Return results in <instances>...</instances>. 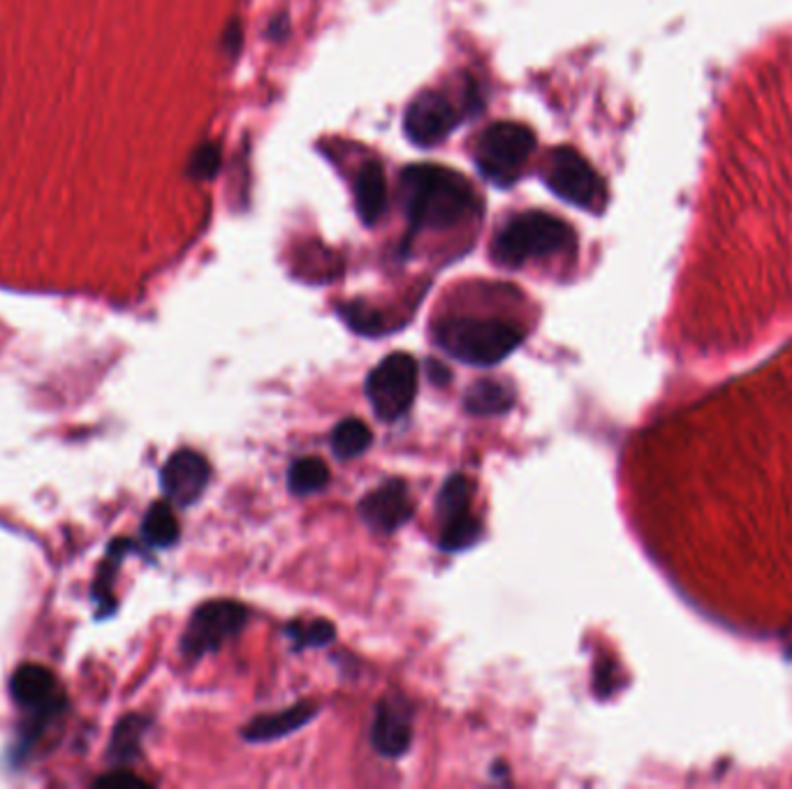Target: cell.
Here are the masks:
<instances>
[{
    "mask_svg": "<svg viewBox=\"0 0 792 789\" xmlns=\"http://www.w3.org/2000/svg\"><path fill=\"white\" fill-rule=\"evenodd\" d=\"M410 232L450 230L480 211V200L459 171L442 165H410L399 179Z\"/></svg>",
    "mask_w": 792,
    "mask_h": 789,
    "instance_id": "cell-1",
    "label": "cell"
},
{
    "mask_svg": "<svg viewBox=\"0 0 792 789\" xmlns=\"http://www.w3.org/2000/svg\"><path fill=\"white\" fill-rule=\"evenodd\" d=\"M431 334L445 355L480 368L501 364L524 340L514 325L491 317H442Z\"/></svg>",
    "mask_w": 792,
    "mask_h": 789,
    "instance_id": "cell-2",
    "label": "cell"
},
{
    "mask_svg": "<svg viewBox=\"0 0 792 789\" xmlns=\"http://www.w3.org/2000/svg\"><path fill=\"white\" fill-rule=\"evenodd\" d=\"M575 245V232L565 220L544 211H522L508 218L491 241V260L519 269L531 260L552 257Z\"/></svg>",
    "mask_w": 792,
    "mask_h": 789,
    "instance_id": "cell-3",
    "label": "cell"
},
{
    "mask_svg": "<svg viewBox=\"0 0 792 789\" xmlns=\"http://www.w3.org/2000/svg\"><path fill=\"white\" fill-rule=\"evenodd\" d=\"M480 107V93L468 82L457 95L445 91H425L408 105L404 130L408 139L423 149L440 144L457 126Z\"/></svg>",
    "mask_w": 792,
    "mask_h": 789,
    "instance_id": "cell-4",
    "label": "cell"
},
{
    "mask_svg": "<svg viewBox=\"0 0 792 789\" xmlns=\"http://www.w3.org/2000/svg\"><path fill=\"white\" fill-rule=\"evenodd\" d=\"M533 151L535 135L531 128L514 120H499L476 139L473 160L489 183L510 188L524 177Z\"/></svg>",
    "mask_w": 792,
    "mask_h": 789,
    "instance_id": "cell-5",
    "label": "cell"
},
{
    "mask_svg": "<svg viewBox=\"0 0 792 789\" xmlns=\"http://www.w3.org/2000/svg\"><path fill=\"white\" fill-rule=\"evenodd\" d=\"M540 177L556 197L586 211H603L607 202V190L603 179L596 175L586 158L575 149L559 146L542 162Z\"/></svg>",
    "mask_w": 792,
    "mask_h": 789,
    "instance_id": "cell-6",
    "label": "cell"
},
{
    "mask_svg": "<svg viewBox=\"0 0 792 789\" xmlns=\"http://www.w3.org/2000/svg\"><path fill=\"white\" fill-rule=\"evenodd\" d=\"M364 391L378 419L396 422L410 410L417 397V361L406 353L385 357L368 374Z\"/></svg>",
    "mask_w": 792,
    "mask_h": 789,
    "instance_id": "cell-7",
    "label": "cell"
},
{
    "mask_svg": "<svg viewBox=\"0 0 792 789\" xmlns=\"http://www.w3.org/2000/svg\"><path fill=\"white\" fill-rule=\"evenodd\" d=\"M249 621V611L232 600H213L197 607L181 637V653L190 660L216 653L228 639L239 634Z\"/></svg>",
    "mask_w": 792,
    "mask_h": 789,
    "instance_id": "cell-8",
    "label": "cell"
},
{
    "mask_svg": "<svg viewBox=\"0 0 792 789\" xmlns=\"http://www.w3.org/2000/svg\"><path fill=\"white\" fill-rule=\"evenodd\" d=\"M209 477L211 471L202 454H197L192 450H179L163 465L160 486L165 491L167 501L179 507H188L200 501L209 484Z\"/></svg>",
    "mask_w": 792,
    "mask_h": 789,
    "instance_id": "cell-9",
    "label": "cell"
},
{
    "mask_svg": "<svg viewBox=\"0 0 792 789\" xmlns=\"http://www.w3.org/2000/svg\"><path fill=\"white\" fill-rule=\"evenodd\" d=\"M362 522L376 533H394L410 522L415 512L404 480H389L374 488L359 503Z\"/></svg>",
    "mask_w": 792,
    "mask_h": 789,
    "instance_id": "cell-10",
    "label": "cell"
},
{
    "mask_svg": "<svg viewBox=\"0 0 792 789\" xmlns=\"http://www.w3.org/2000/svg\"><path fill=\"white\" fill-rule=\"evenodd\" d=\"M413 741L410 706L402 697H387L376 706V718L371 725V746L378 755L396 759L408 753Z\"/></svg>",
    "mask_w": 792,
    "mask_h": 789,
    "instance_id": "cell-11",
    "label": "cell"
},
{
    "mask_svg": "<svg viewBox=\"0 0 792 789\" xmlns=\"http://www.w3.org/2000/svg\"><path fill=\"white\" fill-rule=\"evenodd\" d=\"M10 693L21 708L35 713V718L56 713V702L61 697L56 676L42 664H21L12 674Z\"/></svg>",
    "mask_w": 792,
    "mask_h": 789,
    "instance_id": "cell-12",
    "label": "cell"
},
{
    "mask_svg": "<svg viewBox=\"0 0 792 789\" xmlns=\"http://www.w3.org/2000/svg\"><path fill=\"white\" fill-rule=\"evenodd\" d=\"M320 706L315 702H300L285 711L271 713V715H260V718L251 720L241 729V738L249 744H271L279 741V738L302 729L304 725H309L315 715H317Z\"/></svg>",
    "mask_w": 792,
    "mask_h": 789,
    "instance_id": "cell-13",
    "label": "cell"
},
{
    "mask_svg": "<svg viewBox=\"0 0 792 789\" xmlns=\"http://www.w3.org/2000/svg\"><path fill=\"white\" fill-rule=\"evenodd\" d=\"M355 204L364 225H374L387 209V177L378 160H366L357 169Z\"/></svg>",
    "mask_w": 792,
    "mask_h": 789,
    "instance_id": "cell-14",
    "label": "cell"
},
{
    "mask_svg": "<svg viewBox=\"0 0 792 789\" xmlns=\"http://www.w3.org/2000/svg\"><path fill=\"white\" fill-rule=\"evenodd\" d=\"M463 408L476 417H499L514 408V389L499 380H478L463 393Z\"/></svg>",
    "mask_w": 792,
    "mask_h": 789,
    "instance_id": "cell-15",
    "label": "cell"
},
{
    "mask_svg": "<svg viewBox=\"0 0 792 789\" xmlns=\"http://www.w3.org/2000/svg\"><path fill=\"white\" fill-rule=\"evenodd\" d=\"M142 537L152 549H167L179 541V522L167 503H154L142 522Z\"/></svg>",
    "mask_w": 792,
    "mask_h": 789,
    "instance_id": "cell-16",
    "label": "cell"
},
{
    "mask_svg": "<svg viewBox=\"0 0 792 789\" xmlns=\"http://www.w3.org/2000/svg\"><path fill=\"white\" fill-rule=\"evenodd\" d=\"M371 442H374V433H371L362 419L355 417L343 419L332 431V452L343 461L362 456L371 448Z\"/></svg>",
    "mask_w": 792,
    "mask_h": 789,
    "instance_id": "cell-17",
    "label": "cell"
},
{
    "mask_svg": "<svg viewBox=\"0 0 792 789\" xmlns=\"http://www.w3.org/2000/svg\"><path fill=\"white\" fill-rule=\"evenodd\" d=\"M330 484V471L325 461L315 456L296 459L288 471V488L294 496H311L315 491H323Z\"/></svg>",
    "mask_w": 792,
    "mask_h": 789,
    "instance_id": "cell-18",
    "label": "cell"
},
{
    "mask_svg": "<svg viewBox=\"0 0 792 789\" xmlns=\"http://www.w3.org/2000/svg\"><path fill=\"white\" fill-rule=\"evenodd\" d=\"M482 537V524L473 514H461L452 522L442 524V533L438 537V547L442 551H466L478 545Z\"/></svg>",
    "mask_w": 792,
    "mask_h": 789,
    "instance_id": "cell-19",
    "label": "cell"
},
{
    "mask_svg": "<svg viewBox=\"0 0 792 789\" xmlns=\"http://www.w3.org/2000/svg\"><path fill=\"white\" fill-rule=\"evenodd\" d=\"M470 507V482L463 475H450L445 480L438 501H436V512L440 524L452 522L461 514H468Z\"/></svg>",
    "mask_w": 792,
    "mask_h": 789,
    "instance_id": "cell-20",
    "label": "cell"
},
{
    "mask_svg": "<svg viewBox=\"0 0 792 789\" xmlns=\"http://www.w3.org/2000/svg\"><path fill=\"white\" fill-rule=\"evenodd\" d=\"M338 315L345 319V325L362 336H378L385 332L383 315L374 306H368L364 302L343 304L338 308Z\"/></svg>",
    "mask_w": 792,
    "mask_h": 789,
    "instance_id": "cell-21",
    "label": "cell"
},
{
    "mask_svg": "<svg viewBox=\"0 0 792 789\" xmlns=\"http://www.w3.org/2000/svg\"><path fill=\"white\" fill-rule=\"evenodd\" d=\"M285 634L290 637L292 646H294L296 651H302V649L327 646L330 641H334L336 630H334V625H332L330 621H320V619H317V621H311V623H300V621H296V623H292V625L285 630Z\"/></svg>",
    "mask_w": 792,
    "mask_h": 789,
    "instance_id": "cell-22",
    "label": "cell"
},
{
    "mask_svg": "<svg viewBox=\"0 0 792 789\" xmlns=\"http://www.w3.org/2000/svg\"><path fill=\"white\" fill-rule=\"evenodd\" d=\"M146 720L139 718V715H131V718L123 720L116 732H114V744H112V753L116 759H133L139 750V741L144 738L146 732Z\"/></svg>",
    "mask_w": 792,
    "mask_h": 789,
    "instance_id": "cell-23",
    "label": "cell"
},
{
    "mask_svg": "<svg viewBox=\"0 0 792 789\" xmlns=\"http://www.w3.org/2000/svg\"><path fill=\"white\" fill-rule=\"evenodd\" d=\"M218 158H220V154H218L216 146H205V149H202L200 154H197L195 175H200V177H211V175H216Z\"/></svg>",
    "mask_w": 792,
    "mask_h": 789,
    "instance_id": "cell-24",
    "label": "cell"
},
{
    "mask_svg": "<svg viewBox=\"0 0 792 789\" xmlns=\"http://www.w3.org/2000/svg\"><path fill=\"white\" fill-rule=\"evenodd\" d=\"M97 785H107V787H112V785H137V787H146L148 782L146 780H142L139 776H135V774H126V771H118V774H107V776H103L101 780H97Z\"/></svg>",
    "mask_w": 792,
    "mask_h": 789,
    "instance_id": "cell-25",
    "label": "cell"
},
{
    "mask_svg": "<svg viewBox=\"0 0 792 789\" xmlns=\"http://www.w3.org/2000/svg\"><path fill=\"white\" fill-rule=\"evenodd\" d=\"M427 374H429L431 382L438 385V387H445V385L450 382V378H452L450 368H445L440 361H434V359H429V364H427Z\"/></svg>",
    "mask_w": 792,
    "mask_h": 789,
    "instance_id": "cell-26",
    "label": "cell"
}]
</instances>
